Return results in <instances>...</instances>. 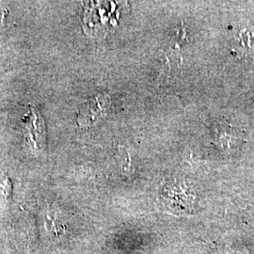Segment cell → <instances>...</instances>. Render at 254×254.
Wrapping results in <instances>:
<instances>
[{"label":"cell","instance_id":"obj_1","mask_svg":"<svg viewBox=\"0 0 254 254\" xmlns=\"http://www.w3.org/2000/svg\"><path fill=\"white\" fill-rule=\"evenodd\" d=\"M29 108L30 111L27 114L26 121V136L31 148L41 151L46 148L47 141L46 123L36 108L32 105H30Z\"/></svg>","mask_w":254,"mask_h":254},{"label":"cell","instance_id":"obj_2","mask_svg":"<svg viewBox=\"0 0 254 254\" xmlns=\"http://www.w3.org/2000/svg\"><path fill=\"white\" fill-rule=\"evenodd\" d=\"M108 96H96L84 104L78 112V123L81 127H89L99 121L109 108Z\"/></svg>","mask_w":254,"mask_h":254}]
</instances>
